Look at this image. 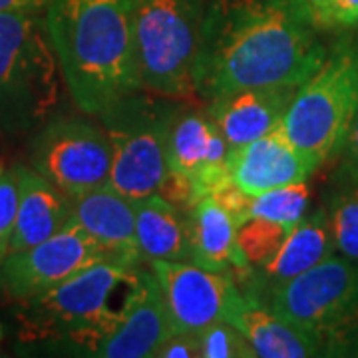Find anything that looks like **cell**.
I'll list each match as a JSON object with an SVG mask.
<instances>
[{"label":"cell","mask_w":358,"mask_h":358,"mask_svg":"<svg viewBox=\"0 0 358 358\" xmlns=\"http://www.w3.org/2000/svg\"><path fill=\"white\" fill-rule=\"evenodd\" d=\"M229 143L207 114L178 106L167 138V169L193 176L205 166L227 164Z\"/></svg>","instance_id":"20"},{"label":"cell","mask_w":358,"mask_h":358,"mask_svg":"<svg viewBox=\"0 0 358 358\" xmlns=\"http://www.w3.org/2000/svg\"><path fill=\"white\" fill-rule=\"evenodd\" d=\"M289 231L291 229L282 227L279 223H271L257 217H249L245 223H241L237 227V241L249 268L265 265L277 253Z\"/></svg>","instance_id":"24"},{"label":"cell","mask_w":358,"mask_h":358,"mask_svg":"<svg viewBox=\"0 0 358 358\" xmlns=\"http://www.w3.org/2000/svg\"><path fill=\"white\" fill-rule=\"evenodd\" d=\"M299 86H259L209 100L207 115L229 148H241L281 126Z\"/></svg>","instance_id":"17"},{"label":"cell","mask_w":358,"mask_h":358,"mask_svg":"<svg viewBox=\"0 0 358 358\" xmlns=\"http://www.w3.org/2000/svg\"><path fill=\"white\" fill-rule=\"evenodd\" d=\"M155 358H193L199 357V334L173 331L166 343L155 350Z\"/></svg>","instance_id":"30"},{"label":"cell","mask_w":358,"mask_h":358,"mask_svg":"<svg viewBox=\"0 0 358 358\" xmlns=\"http://www.w3.org/2000/svg\"><path fill=\"white\" fill-rule=\"evenodd\" d=\"M140 268L100 261L64 282L18 303V324L24 341H72L94 348L114 329L120 308L110 301L115 291L136 279Z\"/></svg>","instance_id":"4"},{"label":"cell","mask_w":358,"mask_h":358,"mask_svg":"<svg viewBox=\"0 0 358 358\" xmlns=\"http://www.w3.org/2000/svg\"><path fill=\"white\" fill-rule=\"evenodd\" d=\"M282 320L313 334L327 355L358 343V261L329 255L263 301Z\"/></svg>","instance_id":"6"},{"label":"cell","mask_w":358,"mask_h":358,"mask_svg":"<svg viewBox=\"0 0 358 358\" xmlns=\"http://www.w3.org/2000/svg\"><path fill=\"white\" fill-rule=\"evenodd\" d=\"M30 164L68 197L76 199L108 185L112 148L100 126L80 117H56L32 140Z\"/></svg>","instance_id":"9"},{"label":"cell","mask_w":358,"mask_h":358,"mask_svg":"<svg viewBox=\"0 0 358 358\" xmlns=\"http://www.w3.org/2000/svg\"><path fill=\"white\" fill-rule=\"evenodd\" d=\"M192 263L217 273H241L249 265L237 241V225L221 205L207 195L189 211Z\"/></svg>","instance_id":"19"},{"label":"cell","mask_w":358,"mask_h":358,"mask_svg":"<svg viewBox=\"0 0 358 358\" xmlns=\"http://www.w3.org/2000/svg\"><path fill=\"white\" fill-rule=\"evenodd\" d=\"M215 201H217L227 213L231 219L235 221V225L239 227L241 223H245L249 219V211H251V201H253V195L245 193L243 189H239L233 181H229L227 185H223L221 189L211 195Z\"/></svg>","instance_id":"29"},{"label":"cell","mask_w":358,"mask_h":358,"mask_svg":"<svg viewBox=\"0 0 358 358\" xmlns=\"http://www.w3.org/2000/svg\"><path fill=\"white\" fill-rule=\"evenodd\" d=\"M327 52L307 0H209L193 68L195 94L209 102L259 86H301Z\"/></svg>","instance_id":"1"},{"label":"cell","mask_w":358,"mask_h":358,"mask_svg":"<svg viewBox=\"0 0 358 358\" xmlns=\"http://www.w3.org/2000/svg\"><path fill=\"white\" fill-rule=\"evenodd\" d=\"M18 213V164L0 162V267L10 253V241Z\"/></svg>","instance_id":"26"},{"label":"cell","mask_w":358,"mask_h":358,"mask_svg":"<svg viewBox=\"0 0 358 358\" xmlns=\"http://www.w3.org/2000/svg\"><path fill=\"white\" fill-rule=\"evenodd\" d=\"M334 251L336 245H334L333 231H331L327 209L322 205L313 213L305 215L299 221V225H294L289 231L277 253L265 265L241 271L247 285L241 291L259 301H265V296L273 289L299 277L307 268L315 267L322 259L333 255Z\"/></svg>","instance_id":"14"},{"label":"cell","mask_w":358,"mask_h":358,"mask_svg":"<svg viewBox=\"0 0 358 358\" xmlns=\"http://www.w3.org/2000/svg\"><path fill=\"white\" fill-rule=\"evenodd\" d=\"M72 219V197L34 167L18 164V213L10 253L56 235Z\"/></svg>","instance_id":"18"},{"label":"cell","mask_w":358,"mask_h":358,"mask_svg":"<svg viewBox=\"0 0 358 358\" xmlns=\"http://www.w3.org/2000/svg\"><path fill=\"white\" fill-rule=\"evenodd\" d=\"M131 203L136 211V237L143 259L192 263L189 213L167 203L157 193Z\"/></svg>","instance_id":"21"},{"label":"cell","mask_w":358,"mask_h":358,"mask_svg":"<svg viewBox=\"0 0 358 358\" xmlns=\"http://www.w3.org/2000/svg\"><path fill=\"white\" fill-rule=\"evenodd\" d=\"M60 76L40 13L0 14V129L18 136L40 126L58 103Z\"/></svg>","instance_id":"5"},{"label":"cell","mask_w":358,"mask_h":358,"mask_svg":"<svg viewBox=\"0 0 358 358\" xmlns=\"http://www.w3.org/2000/svg\"><path fill=\"white\" fill-rule=\"evenodd\" d=\"M0 338H2V329H0Z\"/></svg>","instance_id":"33"},{"label":"cell","mask_w":358,"mask_h":358,"mask_svg":"<svg viewBox=\"0 0 358 358\" xmlns=\"http://www.w3.org/2000/svg\"><path fill=\"white\" fill-rule=\"evenodd\" d=\"M100 261H108L102 249L70 219L56 235L8 253L0 267V293L8 301L20 303L50 291Z\"/></svg>","instance_id":"10"},{"label":"cell","mask_w":358,"mask_h":358,"mask_svg":"<svg viewBox=\"0 0 358 358\" xmlns=\"http://www.w3.org/2000/svg\"><path fill=\"white\" fill-rule=\"evenodd\" d=\"M358 115V38L343 34L317 72L303 82L281 129L296 150L319 166L341 154Z\"/></svg>","instance_id":"3"},{"label":"cell","mask_w":358,"mask_h":358,"mask_svg":"<svg viewBox=\"0 0 358 358\" xmlns=\"http://www.w3.org/2000/svg\"><path fill=\"white\" fill-rule=\"evenodd\" d=\"M324 209L336 251L358 261V176L338 169L334 183L327 193Z\"/></svg>","instance_id":"22"},{"label":"cell","mask_w":358,"mask_h":358,"mask_svg":"<svg viewBox=\"0 0 358 358\" xmlns=\"http://www.w3.org/2000/svg\"><path fill=\"white\" fill-rule=\"evenodd\" d=\"M173 331L155 273L140 268L128 287L114 329L92 348V355L102 358H150Z\"/></svg>","instance_id":"11"},{"label":"cell","mask_w":358,"mask_h":358,"mask_svg":"<svg viewBox=\"0 0 358 358\" xmlns=\"http://www.w3.org/2000/svg\"><path fill=\"white\" fill-rule=\"evenodd\" d=\"M307 209L308 185L307 181H303L253 195L249 217L265 219L271 223H279L287 229H293L307 215Z\"/></svg>","instance_id":"23"},{"label":"cell","mask_w":358,"mask_h":358,"mask_svg":"<svg viewBox=\"0 0 358 358\" xmlns=\"http://www.w3.org/2000/svg\"><path fill=\"white\" fill-rule=\"evenodd\" d=\"M223 320L243 333L259 358H308L327 355L319 338L282 320L263 301L243 293L239 285L233 289L227 301Z\"/></svg>","instance_id":"16"},{"label":"cell","mask_w":358,"mask_h":358,"mask_svg":"<svg viewBox=\"0 0 358 358\" xmlns=\"http://www.w3.org/2000/svg\"><path fill=\"white\" fill-rule=\"evenodd\" d=\"M201 358H257L251 343L227 320H217L199 333Z\"/></svg>","instance_id":"25"},{"label":"cell","mask_w":358,"mask_h":358,"mask_svg":"<svg viewBox=\"0 0 358 358\" xmlns=\"http://www.w3.org/2000/svg\"><path fill=\"white\" fill-rule=\"evenodd\" d=\"M157 195H162L167 203L176 205L178 209L185 211V213H189L195 207V203L199 201L192 176L171 171V169H167L166 178H164L159 189H157Z\"/></svg>","instance_id":"28"},{"label":"cell","mask_w":358,"mask_h":358,"mask_svg":"<svg viewBox=\"0 0 358 358\" xmlns=\"http://www.w3.org/2000/svg\"><path fill=\"white\" fill-rule=\"evenodd\" d=\"M72 221L98 243L108 261L141 268L134 203L110 185L72 199Z\"/></svg>","instance_id":"15"},{"label":"cell","mask_w":358,"mask_h":358,"mask_svg":"<svg viewBox=\"0 0 358 358\" xmlns=\"http://www.w3.org/2000/svg\"><path fill=\"white\" fill-rule=\"evenodd\" d=\"M341 171H346V173H352V176H358V115L352 124V128L346 136L345 145L341 150Z\"/></svg>","instance_id":"31"},{"label":"cell","mask_w":358,"mask_h":358,"mask_svg":"<svg viewBox=\"0 0 358 358\" xmlns=\"http://www.w3.org/2000/svg\"><path fill=\"white\" fill-rule=\"evenodd\" d=\"M140 0H48L44 20L66 86L86 114L100 115L141 88L136 58Z\"/></svg>","instance_id":"2"},{"label":"cell","mask_w":358,"mask_h":358,"mask_svg":"<svg viewBox=\"0 0 358 358\" xmlns=\"http://www.w3.org/2000/svg\"><path fill=\"white\" fill-rule=\"evenodd\" d=\"M48 0H0V14L4 13H42Z\"/></svg>","instance_id":"32"},{"label":"cell","mask_w":358,"mask_h":358,"mask_svg":"<svg viewBox=\"0 0 358 358\" xmlns=\"http://www.w3.org/2000/svg\"><path fill=\"white\" fill-rule=\"evenodd\" d=\"M227 167L239 189L249 195H259L282 185L303 183L320 166L296 150L277 128L241 148H229Z\"/></svg>","instance_id":"13"},{"label":"cell","mask_w":358,"mask_h":358,"mask_svg":"<svg viewBox=\"0 0 358 358\" xmlns=\"http://www.w3.org/2000/svg\"><path fill=\"white\" fill-rule=\"evenodd\" d=\"M178 103L140 90L103 110L102 128L112 148L108 185L129 201L157 193L167 173V138Z\"/></svg>","instance_id":"7"},{"label":"cell","mask_w":358,"mask_h":358,"mask_svg":"<svg viewBox=\"0 0 358 358\" xmlns=\"http://www.w3.org/2000/svg\"><path fill=\"white\" fill-rule=\"evenodd\" d=\"M209 0H140L136 58L141 88L181 98L195 94L193 68Z\"/></svg>","instance_id":"8"},{"label":"cell","mask_w":358,"mask_h":358,"mask_svg":"<svg viewBox=\"0 0 358 358\" xmlns=\"http://www.w3.org/2000/svg\"><path fill=\"white\" fill-rule=\"evenodd\" d=\"M307 8L319 32L358 28V0H307Z\"/></svg>","instance_id":"27"},{"label":"cell","mask_w":358,"mask_h":358,"mask_svg":"<svg viewBox=\"0 0 358 358\" xmlns=\"http://www.w3.org/2000/svg\"><path fill=\"white\" fill-rule=\"evenodd\" d=\"M176 331L201 333L223 319L237 282L231 273L197 267L189 261H152Z\"/></svg>","instance_id":"12"}]
</instances>
